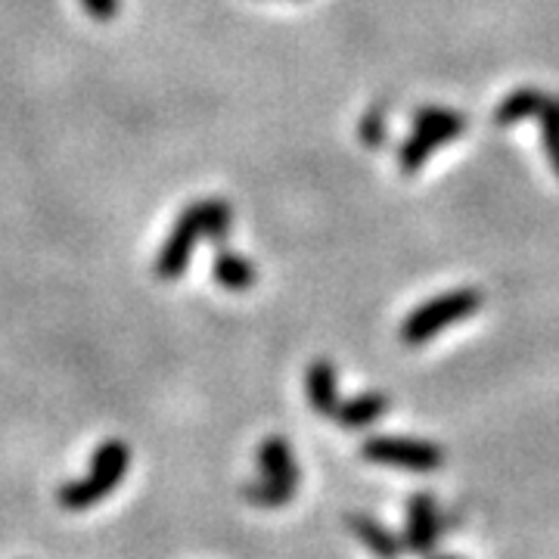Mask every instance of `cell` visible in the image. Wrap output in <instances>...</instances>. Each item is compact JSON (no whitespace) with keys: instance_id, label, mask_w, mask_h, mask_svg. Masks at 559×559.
Here are the masks:
<instances>
[{"instance_id":"5bb4252c","label":"cell","mask_w":559,"mask_h":559,"mask_svg":"<svg viewBox=\"0 0 559 559\" xmlns=\"http://www.w3.org/2000/svg\"><path fill=\"white\" fill-rule=\"evenodd\" d=\"M202 212H205V237L212 242H224L230 234V221L234 212L224 200H202Z\"/></svg>"},{"instance_id":"6da1fadb","label":"cell","mask_w":559,"mask_h":559,"mask_svg":"<svg viewBox=\"0 0 559 559\" xmlns=\"http://www.w3.org/2000/svg\"><path fill=\"white\" fill-rule=\"evenodd\" d=\"M255 460H259L261 476L242 488L246 500L252 507H264V510L286 507L299 488V466H296L289 441L280 436L264 439L255 451Z\"/></svg>"},{"instance_id":"7a4b0ae2","label":"cell","mask_w":559,"mask_h":559,"mask_svg":"<svg viewBox=\"0 0 559 559\" xmlns=\"http://www.w3.org/2000/svg\"><path fill=\"white\" fill-rule=\"evenodd\" d=\"M128 460H131V451L121 439L103 441L94 454V463H91V473L79 481H69L57 491V500H60L62 510H72V513H81L94 503H100L106 495H112L116 488L124 479L128 473Z\"/></svg>"},{"instance_id":"8fae6325","label":"cell","mask_w":559,"mask_h":559,"mask_svg":"<svg viewBox=\"0 0 559 559\" xmlns=\"http://www.w3.org/2000/svg\"><path fill=\"white\" fill-rule=\"evenodd\" d=\"M389 399L380 392H364L358 399L342 401L336 419H340L342 429H367L370 423H377L382 414H389Z\"/></svg>"},{"instance_id":"3957f363","label":"cell","mask_w":559,"mask_h":559,"mask_svg":"<svg viewBox=\"0 0 559 559\" xmlns=\"http://www.w3.org/2000/svg\"><path fill=\"white\" fill-rule=\"evenodd\" d=\"M481 308L479 289H451L441 293L436 299L423 301L417 311H411L401 323V342L404 345H423L432 336L444 333L448 326H454L460 320L473 318Z\"/></svg>"},{"instance_id":"4fadbf2b","label":"cell","mask_w":559,"mask_h":559,"mask_svg":"<svg viewBox=\"0 0 559 559\" xmlns=\"http://www.w3.org/2000/svg\"><path fill=\"white\" fill-rule=\"evenodd\" d=\"M540 119V140H544V153L559 178V97H547L538 112Z\"/></svg>"},{"instance_id":"30bf717a","label":"cell","mask_w":559,"mask_h":559,"mask_svg":"<svg viewBox=\"0 0 559 559\" xmlns=\"http://www.w3.org/2000/svg\"><path fill=\"white\" fill-rule=\"evenodd\" d=\"M212 277H215V283L224 286V289H230V293H242V289L255 286L259 271H255V264H252V261L242 259V255H237V252L218 249L215 264H212Z\"/></svg>"},{"instance_id":"52a82bcc","label":"cell","mask_w":559,"mask_h":559,"mask_svg":"<svg viewBox=\"0 0 559 559\" xmlns=\"http://www.w3.org/2000/svg\"><path fill=\"white\" fill-rule=\"evenodd\" d=\"M439 503L432 495H426V491H419L411 498L407 503V528H404V550H411V554H419V557H426V554H432V547H436V540H439Z\"/></svg>"},{"instance_id":"5b68a950","label":"cell","mask_w":559,"mask_h":559,"mask_svg":"<svg viewBox=\"0 0 559 559\" xmlns=\"http://www.w3.org/2000/svg\"><path fill=\"white\" fill-rule=\"evenodd\" d=\"M200 237H205V212H202V200L193 202L190 209L180 212L178 221H175V227H171V234H168V240L162 242L156 264H153L156 277L165 280V283L183 277V271H187V264L193 259V249H197Z\"/></svg>"},{"instance_id":"ba28073f","label":"cell","mask_w":559,"mask_h":559,"mask_svg":"<svg viewBox=\"0 0 559 559\" xmlns=\"http://www.w3.org/2000/svg\"><path fill=\"white\" fill-rule=\"evenodd\" d=\"M305 395L308 404L318 411L320 417H336L340 411V380H336V367L330 360H311L305 370Z\"/></svg>"},{"instance_id":"9c48e42d","label":"cell","mask_w":559,"mask_h":559,"mask_svg":"<svg viewBox=\"0 0 559 559\" xmlns=\"http://www.w3.org/2000/svg\"><path fill=\"white\" fill-rule=\"evenodd\" d=\"M348 528H352V535L364 544V547H370V554L380 559H399L401 557V540L380 525L377 520H370V516H360V513H352L348 516Z\"/></svg>"},{"instance_id":"9a60e30c","label":"cell","mask_w":559,"mask_h":559,"mask_svg":"<svg viewBox=\"0 0 559 559\" xmlns=\"http://www.w3.org/2000/svg\"><path fill=\"white\" fill-rule=\"evenodd\" d=\"M360 138L367 140V146H380L382 140L389 138V131H385V109H370L364 119H360Z\"/></svg>"},{"instance_id":"e0dca14e","label":"cell","mask_w":559,"mask_h":559,"mask_svg":"<svg viewBox=\"0 0 559 559\" xmlns=\"http://www.w3.org/2000/svg\"><path fill=\"white\" fill-rule=\"evenodd\" d=\"M432 559H457V557H432Z\"/></svg>"},{"instance_id":"277c9868","label":"cell","mask_w":559,"mask_h":559,"mask_svg":"<svg viewBox=\"0 0 559 559\" xmlns=\"http://www.w3.org/2000/svg\"><path fill=\"white\" fill-rule=\"evenodd\" d=\"M466 131V116L441 106H423L414 116V131L401 143L399 165L404 175H417L441 143L457 140Z\"/></svg>"},{"instance_id":"2e32d148","label":"cell","mask_w":559,"mask_h":559,"mask_svg":"<svg viewBox=\"0 0 559 559\" xmlns=\"http://www.w3.org/2000/svg\"><path fill=\"white\" fill-rule=\"evenodd\" d=\"M84 13L94 16L97 22H109L116 20L121 13V0H81Z\"/></svg>"},{"instance_id":"8992f818","label":"cell","mask_w":559,"mask_h":559,"mask_svg":"<svg viewBox=\"0 0 559 559\" xmlns=\"http://www.w3.org/2000/svg\"><path fill=\"white\" fill-rule=\"evenodd\" d=\"M360 454L370 463L382 466H401V469H414V473H432L444 463V451L432 441L419 439H367L360 444Z\"/></svg>"},{"instance_id":"7c38bea8","label":"cell","mask_w":559,"mask_h":559,"mask_svg":"<svg viewBox=\"0 0 559 559\" xmlns=\"http://www.w3.org/2000/svg\"><path fill=\"white\" fill-rule=\"evenodd\" d=\"M544 100H547V94L538 91V87H520V91H513L495 109L498 128H510V124H516L522 119H535L540 112V106H544Z\"/></svg>"}]
</instances>
